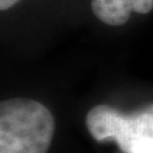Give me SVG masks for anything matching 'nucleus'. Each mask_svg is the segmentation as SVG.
<instances>
[{"mask_svg": "<svg viewBox=\"0 0 153 153\" xmlns=\"http://www.w3.org/2000/svg\"><path fill=\"white\" fill-rule=\"evenodd\" d=\"M55 120L45 105L31 98H9L0 104V153H47Z\"/></svg>", "mask_w": 153, "mask_h": 153, "instance_id": "1", "label": "nucleus"}, {"mask_svg": "<svg viewBox=\"0 0 153 153\" xmlns=\"http://www.w3.org/2000/svg\"><path fill=\"white\" fill-rule=\"evenodd\" d=\"M97 142L114 140L123 153H153V104L123 114L111 105H97L85 116Z\"/></svg>", "mask_w": 153, "mask_h": 153, "instance_id": "2", "label": "nucleus"}, {"mask_svg": "<svg viewBox=\"0 0 153 153\" xmlns=\"http://www.w3.org/2000/svg\"><path fill=\"white\" fill-rule=\"evenodd\" d=\"M94 16L112 27L123 26L132 13L146 14L153 9V0H92Z\"/></svg>", "mask_w": 153, "mask_h": 153, "instance_id": "3", "label": "nucleus"}, {"mask_svg": "<svg viewBox=\"0 0 153 153\" xmlns=\"http://www.w3.org/2000/svg\"><path fill=\"white\" fill-rule=\"evenodd\" d=\"M19 1L20 0H0V10H3V11L9 10L13 6H16Z\"/></svg>", "mask_w": 153, "mask_h": 153, "instance_id": "4", "label": "nucleus"}]
</instances>
